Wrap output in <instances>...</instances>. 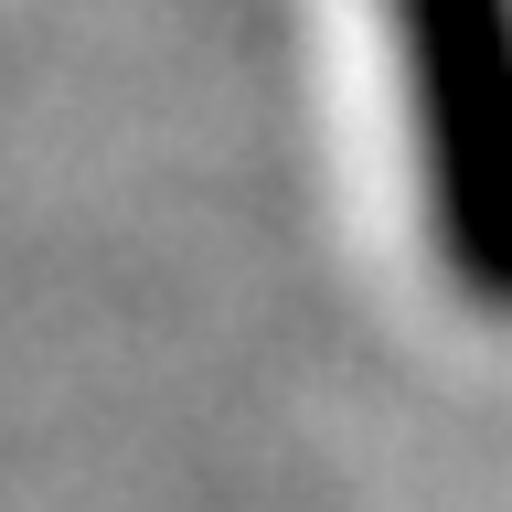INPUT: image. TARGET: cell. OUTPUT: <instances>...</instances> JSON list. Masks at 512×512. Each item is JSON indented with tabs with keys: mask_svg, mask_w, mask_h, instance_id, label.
<instances>
[{
	"mask_svg": "<svg viewBox=\"0 0 512 512\" xmlns=\"http://www.w3.org/2000/svg\"><path fill=\"white\" fill-rule=\"evenodd\" d=\"M438 267L512 310V0H384Z\"/></svg>",
	"mask_w": 512,
	"mask_h": 512,
	"instance_id": "obj_1",
	"label": "cell"
}]
</instances>
